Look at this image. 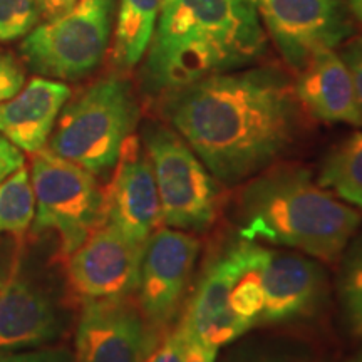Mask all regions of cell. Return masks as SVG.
I'll use <instances>...</instances> for the list:
<instances>
[{
	"label": "cell",
	"instance_id": "cell-1",
	"mask_svg": "<svg viewBox=\"0 0 362 362\" xmlns=\"http://www.w3.org/2000/svg\"><path fill=\"white\" fill-rule=\"evenodd\" d=\"M296 90L282 72H220L166 94L171 126L215 180L238 185L264 171L292 143Z\"/></svg>",
	"mask_w": 362,
	"mask_h": 362
},
{
	"label": "cell",
	"instance_id": "cell-12",
	"mask_svg": "<svg viewBox=\"0 0 362 362\" xmlns=\"http://www.w3.org/2000/svg\"><path fill=\"white\" fill-rule=\"evenodd\" d=\"M146 243H138L101 223L69 255L67 279L84 302L129 298L138 291Z\"/></svg>",
	"mask_w": 362,
	"mask_h": 362
},
{
	"label": "cell",
	"instance_id": "cell-15",
	"mask_svg": "<svg viewBox=\"0 0 362 362\" xmlns=\"http://www.w3.org/2000/svg\"><path fill=\"white\" fill-rule=\"evenodd\" d=\"M71 98L69 86L37 76L12 99L0 104V134L22 153L47 148L57 117Z\"/></svg>",
	"mask_w": 362,
	"mask_h": 362
},
{
	"label": "cell",
	"instance_id": "cell-17",
	"mask_svg": "<svg viewBox=\"0 0 362 362\" xmlns=\"http://www.w3.org/2000/svg\"><path fill=\"white\" fill-rule=\"evenodd\" d=\"M296 96L317 119L362 126L352 76L334 49L315 54L298 71Z\"/></svg>",
	"mask_w": 362,
	"mask_h": 362
},
{
	"label": "cell",
	"instance_id": "cell-20",
	"mask_svg": "<svg viewBox=\"0 0 362 362\" xmlns=\"http://www.w3.org/2000/svg\"><path fill=\"white\" fill-rule=\"evenodd\" d=\"M35 216V194L30 171L22 166L0 183V237H21Z\"/></svg>",
	"mask_w": 362,
	"mask_h": 362
},
{
	"label": "cell",
	"instance_id": "cell-11",
	"mask_svg": "<svg viewBox=\"0 0 362 362\" xmlns=\"http://www.w3.org/2000/svg\"><path fill=\"white\" fill-rule=\"evenodd\" d=\"M165 336L129 298L84 302L74 339L76 362H146Z\"/></svg>",
	"mask_w": 362,
	"mask_h": 362
},
{
	"label": "cell",
	"instance_id": "cell-13",
	"mask_svg": "<svg viewBox=\"0 0 362 362\" xmlns=\"http://www.w3.org/2000/svg\"><path fill=\"white\" fill-rule=\"evenodd\" d=\"M115 168L104 192L103 223L115 226L134 242L146 243L160 228L163 215L151 163L138 138L129 136Z\"/></svg>",
	"mask_w": 362,
	"mask_h": 362
},
{
	"label": "cell",
	"instance_id": "cell-30",
	"mask_svg": "<svg viewBox=\"0 0 362 362\" xmlns=\"http://www.w3.org/2000/svg\"><path fill=\"white\" fill-rule=\"evenodd\" d=\"M351 11L354 13V17L362 24V0H351L349 2Z\"/></svg>",
	"mask_w": 362,
	"mask_h": 362
},
{
	"label": "cell",
	"instance_id": "cell-16",
	"mask_svg": "<svg viewBox=\"0 0 362 362\" xmlns=\"http://www.w3.org/2000/svg\"><path fill=\"white\" fill-rule=\"evenodd\" d=\"M324 285V272L314 260L272 252L264 274L260 322H285L310 314L322 300Z\"/></svg>",
	"mask_w": 362,
	"mask_h": 362
},
{
	"label": "cell",
	"instance_id": "cell-7",
	"mask_svg": "<svg viewBox=\"0 0 362 362\" xmlns=\"http://www.w3.org/2000/svg\"><path fill=\"white\" fill-rule=\"evenodd\" d=\"M35 194L33 233L57 235L62 255L69 257L103 223L104 192L94 175L44 148L30 161Z\"/></svg>",
	"mask_w": 362,
	"mask_h": 362
},
{
	"label": "cell",
	"instance_id": "cell-6",
	"mask_svg": "<svg viewBox=\"0 0 362 362\" xmlns=\"http://www.w3.org/2000/svg\"><path fill=\"white\" fill-rule=\"evenodd\" d=\"M117 0H78L57 19L42 22L21 42V56L39 76L76 81L101 64L115 27Z\"/></svg>",
	"mask_w": 362,
	"mask_h": 362
},
{
	"label": "cell",
	"instance_id": "cell-9",
	"mask_svg": "<svg viewBox=\"0 0 362 362\" xmlns=\"http://www.w3.org/2000/svg\"><path fill=\"white\" fill-rule=\"evenodd\" d=\"M200 242L188 232L166 226L158 228L144 247L138 284V305L158 334L165 336L185 297Z\"/></svg>",
	"mask_w": 362,
	"mask_h": 362
},
{
	"label": "cell",
	"instance_id": "cell-3",
	"mask_svg": "<svg viewBox=\"0 0 362 362\" xmlns=\"http://www.w3.org/2000/svg\"><path fill=\"white\" fill-rule=\"evenodd\" d=\"M238 228L247 242L292 247L322 260L344 252L361 226L356 208L315 185L300 168H275L252 180L238 200Z\"/></svg>",
	"mask_w": 362,
	"mask_h": 362
},
{
	"label": "cell",
	"instance_id": "cell-2",
	"mask_svg": "<svg viewBox=\"0 0 362 362\" xmlns=\"http://www.w3.org/2000/svg\"><path fill=\"white\" fill-rule=\"evenodd\" d=\"M255 0H161L143 84L166 94L247 66L265 49Z\"/></svg>",
	"mask_w": 362,
	"mask_h": 362
},
{
	"label": "cell",
	"instance_id": "cell-29",
	"mask_svg": "<svg viewBox=\"0 0 362 362\" xmlns=\"http://www.w3.org/2000/svg\"><path fill=\"white\" fill-rule=\"evenodd\" d=\"M216 356H218V349L188 339L187 362H215Z\"/></svg>",
	"mask_w": 362,
	"mask_h": 362
},
{
	"label": "cell",
	"instance_id": "cell-27",
	"mask_svg": "<svg viewBox=\"0 0 362 362\" xmlns=\"http://www.w3.org/2000/svg\"><path fill=\"white\" fill-rule=\"evenodd\" d=\"M25 163L24 153L0 134V183L22 168Z\"/></svg>",
	"mask_w": 362,
	"mask_h": 362
},
{
	"label": "cell",
	"instance_id": "cell-14",
	"mask_svg": "<svg viewBox=\"0 0 362 362\" xmlns=\"http://www.w3.org/2000/svg\"><path fill=\"white\" fill-rule=\"evenodd\" d=\"M237 262V245H233L206 267L178 324L189 341L220 349L252 329L230 309Z\"/></svg>",
	"mask_w": 362,
	"mask_h": 362
},
{
	"label": "cell",
	"instance_id": "cell-26",
	"mask_svg": "<svg viewBox=\"0 0 362 362\" xmlns=\"http://www.w3.org/2000/svg\"><path fill=\"white\" fill-rule=\"evenodd\" d=\"M341 57L346 62L347 69H349L352 76L357 104H359V111L362 116V37L351 40L342 51Z\"/></svg>",
	"mask_w": 362,
	"mask_h": 362
},
{
	"label": "cell",
	"instance_id": "cell-28",
	"mask_svg": "<svg viewBox=\"0 0 362 362\" xmlns=\"http://www.w3.org/2000/svg\"><path fill=\"white\" fill-rule=\"evenodd\" d=\"M35 4H37L40 19L47 22L69 12L78 4V0H35Z\"/></svg>",
	"mask_w": 362,
	"mask_h": 362
},
{
	"label": "cell",
	"instance_id": "cell-4",
	"mask_svg": "<svg viewBox=\"0 0 362 362\" xmlns=\"http://www.w3.org/2000/svg\"><path fill=\"white\" fill-rule=\"evenodd\" d=\"M138 117L131 84L119 76H107L62 107L47 149L90 175H104L116 166Z\"/></svg>",
	"mask_w": 362,
	"mask_h": 362
},
{
	"label": "cell",
	"instance_id": "cell-31",
	"mask_svg": "<svg viewBox=\"0 0 362 362\" xmlns=\"http://www.w3.org/2000/svg\"><path fill=\"white\" fill-rule=\"evenodd\" d=\"M347 362H362V349H361L359 352H357V354H356V356H352V357H351V359H349V361H347Z\"/></svg>",
	"mask_w": 362,
	"mask_h": 362
},
{
	"label": "cell",
	"instance_id": "cell-32",
	"mask_svg": "<svg viewBox=\"0 0 362 362\" xmlns=\"http://www.w3.org/2000/svg\"><path fill=\"white\" fill-rule=\"evenodd\" d=\"M250 362H287V361H280V359H260V361H250Z\"/></svg>",
	"mask_w": 362,
	"mask_h": 362
},
{
	"label": "cell",
	"instance_id": "cell-18",
	"mask_svg": "<svg viewBox=\"0 0 362 362\" xmlns=\"http://www.w3.org/2000/svg\"><path fill=\"white\" fill-rule=\"evenodd\" d=\"M112 61L119 69H131L141 61L151 42L161 0H117Z\"/></svg>",
	"mask_w": 362,
	"mask_h": 362
},
{
	"label": "cell",
	"instance_id": "cell-8",
	"mask_svg": "<svg viewBox=\"0 0 362 362\" xmlns=\"http://www.w3.org/2000/svg\"><path fill=\"white\" fill-rule=\"evenodd\" d=\"M144 151L151 163L163 223L181 232H205L215 221L216 185L203 161L175 129L146 126Z\"/></svg>",
	"mask_w": 362,
	"mask_h": 362
},
{
	"label": "cell",
	"instance_id": "cell-24",
	"mask_svg": "<svg viewBox=\"0 0 362 362\" xmlns=\"http://www.w3.org/2000/svg\"><path fill=\"white\" fill-rule=\"evenodd\" d=\"M25 84V69L16 56L0 52V104L16 96Z\"/></svg>",
	"mask_w": 362,
	"mask_h": 362
},
{
	"label": "cell",
	"instance_id": "cell-19",
	"mask_svg": "<svg viewBox=\"0 0 362 362\" xmlns=\"http://www.w3.org/2000/svg\"><path fill=\"white\" fill-rule=\"evenodd\" d=\"M319 185L362 211V133H354L325 158Z\"/></svg>",
	"mask_w": 362,
	"mask_h": 362
},
{
	"label": "cell",
	"instance_id": "cell-10",
	"mask_svg": "<svg viewBox=\"0 0 362 362\" xmlns=\"http://www.w3.org/2000/svg\"><path fill=\"white\" fill-rule=\"evenodd\" d=\"M257 8L285 62L304 69L315 54L352 34L342 0H255Z\"/></svg>",
	"mask_w": 362,
	"mask_h": 362
},
{
	"label": "cell",
	"instance_id": "cell-5",
	"mask_svg": "<svg viewBox=\"0 0 362 362\" xmlns=\"http://www.w3.org/2000/svg\"><path fill=\"white\" fill-rule=\"evenodd\" d=\"M64 330L62 307L24 242L0 237V352L49 346Z\"/></svg>",
	"mask_w": 362,
	"mask_h": 362
},
{
	"label": "cell",
	"instance_id": "cell-21",
	"mask_svg": "<svg viewBox=\"0 0 362 362\" xmlns=\"http://www.w3.org/2000/svg\"><path fill=\"white\" fill-rule=\"evenodd\" d=\"M339 298L351 334L362 337V237L344 260L339 279Z\"/></svg>",
	"mask_w": 362,
	"mask_h": 362
},
{
	"label": "cell",
	"instance_id": "cell-25",
	"mask_svg": "<svg viewBox=\"0 0 362 362\" xmlns=\"http://www.w3.org/2000/svg\"><path fill=\"white\" fill-rule=\"evenodd\" d=\"M188 337L180 325L166 332L146 362H187Z\"/></svg>",
	"mask_w": 362,
	"mask_h": 362
},
{
	"label": "cell",
	"instance_id": "cell-22",
	"mask_svg": "<svg viewBox=\"0 0 362 362\" xmlns=\"http://www.w3.org/2000/svg\"><path fill=\"white\" fill-rule=\"evenodd\" d=\"M39 21L35 0H0V42L25 37Z\"/></svg>",
	"mask_w": 362,
	"mask_h": 362
},
{
	"label": "cell",
	"instance_id": "cell-23",
	"mask_svg": "<svg viewBox=\"0 0 362 362\" xmlns=\"http://www.w3.org/2000/svg\"><path fill=\"white\" fill-rule=\"evenodd\" d=\"M0 362H76V357L67 347L40 346L0 352Z\"/></svg>",
	"mask_w": 362,
	"mask_h": 362
}]
</instances>
